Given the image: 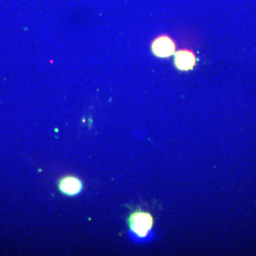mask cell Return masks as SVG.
Segmentation results:
<instances>
[{
	"label": "cell",
	"instance_id": "4",
	"mask_svg": "<svg viewBox=\"0 0 256 256\" xmlns=\"http://www.w3.org/2000/svg\"><path fill=\"white\" fill-rule=\"evenodd\" d=\"M58 188L64 194L67 196H76L82 190V184L80 180L75 176H66L60 180Z\"/></svg>",
	"mask_w": 256,
	"mask_h": 256
},
{
	"label": "cell",
	"instance_id": "1",
	"mask_svg": "<svg viewBox=\"0 0 256 256\" xmlns=\"http://www.w3.org/2000/svg\"><path fill=\"white\" fill-rule=\"evenodd\" d=\"M154 218L148 212H134L129 218L131 237L139 242H148L152 236Z\"/></svg>",
	"mask_w": 256,
	"mask_h": 256
},
{
	"label": "cell",
	"instance_id": "3",
	"mask_svg": "<svg viewBox=\"0 0 256 256\" xmlns=\"http://www.w3.org/2000/svg\"><path fill=\"white\" fill-rule=\"evenodd\" d=\"M174 63L178 70H192L196 64V57L188 50H180L174 53Z\"/></svg>",
	"mask_w": 256,
	"mask_h": 256
},
{
	"label": "cell",
	"instance_id": "2",
	"mask_svg": "<svg viewBox=\"0 0 256 256\" xmlns=\"http://www.w3.org/2000/svg\"><path fill=\"white\" fill-rule=\"evenodd\" d=\"M153 54L159 58H168L175 53L176 45L171 38L168 36L158 37L152 44Z\"/></svg>",
	"mask_w": 256,
	"mask_h": 256
}]
</instances>
